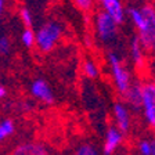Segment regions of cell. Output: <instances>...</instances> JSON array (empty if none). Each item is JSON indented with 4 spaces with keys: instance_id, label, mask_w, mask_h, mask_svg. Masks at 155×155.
I'll use <instances>...</instances> for the list:
<instances>
[{
    "instance_id": "ac0fdd59",
    "label": "cell",
    "mask_w": 155,
    "mask_h": 155,
    "mask_svg": "<svg viewBox=\"0 0 155 155\" xmlns=\"http://www.w3.org/2000/svg\"><path fill=\"white\" fill-rule=\"evenodd\" d=\"M19 18H21L24 25L28 26V28H31L33 25V15L29 11V8H26V7H22V8L19 10Z\"/></svg>"
},
{
    "instance_id": "52a82bcc",
    "label": "cell",
    "mask_w": 155,
    "mask_h": 155,
    "mask_svg": "<svg viewBox=\"0 0 155 155\" xmlns=\"http://www.w3.org/2000/svg\"><path fill=\"white\" fill-rule=\"evenodd\" d=\"M122 140H123V133L118 127L111 126L110 129L107 130L105 134V141H104V147H103L104 155H112L116 151V148L120 145Z\"/></svg>"
},
{
    "instance_id": "5b68a950",
    "label": "cell",
    "mask_w": 155,
    "mask_h": 155,
    "mask_svg": "<svg viewBox=\"0 0 155 155\" xmlns=\"http://www.w3.org/2000/svg\"><path fill=\"white\" fill-rule=\"evenodd\" d=\"M141 108L144 118L151 129L155 130V86L154 83L143 84V101Z\"/></svg>"
},
{
    "instance_id": "277c9868",
    "label": "cell",
    "mask_w": 155,
    "mask_h": 155,
    "mask_svg": "<svg viewBox=\"0 0 155 155\" xmlns=\"http://www.w3.org/2000/svg\"><path fill=\"white\" fill-rule=\"evenodd\" d=\"M96 32L97 36L101 42L108 43L114 40L116 36V31H118V24L115 22V19L107 13L105 10L98 11L96 15Z\"/></svg>"
},
{
    "instance_id": "3957f363",
    "label": "cell",
    "mask_w": 155,
    "mask_h": 155,
    "mask_svg": "<svg viewBox=\"0 0 155 155\" xmlns=\"http://www.w3.org/2000/svg\"><path fill=\"white\" fill-rule=\"evenodd\" d=\"M108 62H110L111 74H112L115 87L118 89V91L123 96V94L127 91V89L130 87V84H132V82H130L129 71L126 69V67H125V64L122 62L120 57L116 54V53H114V51L108 53Z\"/></svg>"
},
{
    "instance_id": "4fadbf2b",
    "label": "cell",
    "mask_w": 155,
    "mask_h": 155,
    "mask_svg": "<svg viewBox=\"0 0 155 155\" xmlns=\"http://www.w3.org/2000/svg\"><path fill=\"white\" fill-rule=\"evenodd\" d=\"M14 132H15V123L13 119L6 118V119L0 120V143L11 137Z\"/></svg>"
},
{
    "instance_id": "ba28073f",
    "label": "cell",
    "mask_w": 155,
    "mask_h": 155,
    "mask_svg": "<svg viewBox=\"0 0 155 155\" xmlns=\"http://www.w3.org/2000/svg\"><path fill=\"white\" fill-rule=\"evenodd\" d=\"M103 10L110 14L118 25H122L126 18V10L123 8L120 0H100Z\"/></svg>"
},
{
    "instance_id": "9a60e30c",
    "label": "cell",
    "mask_w": 155,
    "mask_h": 155,
    "mask_svg": "<svg viewBox=\"0 0 155 155\" xmlns=\"http://www.w3.org/2000/svg\"><path fill=\"white\" fill-rule=\"evenodd\" d=\"M83 71L84 75L90 79H94V78L98 76V67L96 65V62L93 60H86L83 64Z\"/></svg>"
},
{
    "instance_id": "cb8c5ba5",
    "label": "cell",
    "mask_w": 155,
    "mask_h": 155,
    "mask_svg": "<svg viewBox=\"0 0 155 155\" xmlns=\"http://www.w3.org/2000/svg\"><path fill=\"white\" fill-rule=\"evenodd\" d=\"M154 7H155V0H154Z\"/></svg>"
},
{
    "instance_id": "7402d4cb",
    "label": "cell",
    "mask_w": 155,
    "mask_h": 155,
    "mask_svg": "<svg viewBox=\"0 0 155 155\" xmlns=\"http://www.w3.org/2000/svg\"><path fill=\"white\" fill-rule=\"evenodd\" d=\"M4 6H6V0H0V18H2V15H3Z\"/></svg>"
},
{
    "instance_id": "30bf717a",
    "label": "cell",
    "mask_w": 155,
    "mask_h": 155,
    "mask_svg": "<svg viewBox=\"0 0 155 155\" xmlns=\"http://www.w3.org/2000/svg\"><path fill=\"white\" fill-rule=\"evenodd\" d=\"M11 155H48V151L42 143L25 141L17 145Z\"/></svg>"
},
{
    "instance_id": "8992f818",
    "label": "cell",
    "mask_w": 155,
    "mask_h": 155,
    "mask_svg": "<svg viewBox=\"0 0 155 155\" xmlns=\"http://www.w3.org/2000/svg\"><path fill=\"white\" fill-rule=\"evenodd\" d=\"M31 94L36 100L42 101L45 104L54 103V94H53L51 87L45 79H35L31 83Z\"/></svg>"
},
{
    "instance_id": "44dd1931",
    "label": "cell",
    "mask_w": 155,
    "mask_h": 155,
    "mask_svg": "<svg viewBox=\"0 0 155 155\" xmlns=\"http://www.w3.org/2000/svg\"><path fill=\"white\" fill-rule=\"evenodd\" d=\"M6 96H7V89L3 86V84H0V100L4 98Z\"/></svg>"
},
{
    "instance_id": "603a6c76",
    "label": "cell",
    "mask_w": 155,
    "mask_h": 155,
    "mask_svg": "<svg viewBox=\"0 0 155 155\" xmlns=\"http://www.w3.org/2000/svg\"><path fill=\"white\" fill-rule=\"evenodd\" d=\"M151 155H155V140L152 141V152H151Z\"/></svg>"
},
{
    "instance_id": "2e32d148",
    "label": "cell",
    "mask_w": 155,
    "mask_h": 155,
    "mask_svg": "<svg viewBox=\"0 0 155 155\" xmlns=\"http://www.w3.org/2000/svg\"><path fill=\"white\" fill-rule=\"evenodd\" d=\"M74 155H100L97 148L93 144H89V143H84V144H81L76 148Z\"/></svg>"
},
{
    "instance_id": "e0dca14e",
    "label": "cell",
    "mask_w": 155,
    "mask_h": 155,
    "mask_svg": "<svg viewBox=\"0 0 155 155\" xmlns=\"http://www.w3.org/2000/svg\"><path fill=\"white\" fill-rule=\"evenodd\" d=\"M10 53H11V40L8 36L2 35L0 36V55L4 57V55H8Z\"/></svg>"
},
{
    "instance_id": "7c38bea8",
    "label": "cell",
    "mask_w": 155,
    "mask_h": 155,
    "mask_svg": "<svg viewBox=\"0 0 155 155\" xmlns=\"http://www.w3.org/2000/svg\"><path fill=\"white\" fill-rule=\"evenodd\" d=\"M130 57H132L133 62L137 68H143L145 64V58H144V47L140 43L139 36H134L132 39L130 43Z\"/></svg>"
},
{
    "instance_id": "7a4b0ae2",
    "label": "cell",
    "mask_w": 155,
    "mask_h": 155,
    "mask_svg": "<svg viewBox=\"0 0 155 155\" xmlns=\"http://www.w3.org/2000/svg\"><path fill=\"white\" fill-rule=\"evenodd\" d=\"M62 36V26L57 21H47L35 32V45L43 53L51 51Z\"/></svg>"
},
{
    "instance_id": "5bb4252c",
    "label": "cell",
    "mask_w": 155,
    "mask_h": 155,
    "mask_svg": "<svg viewBox=\"0 0 155 155\" xmlns=\"http://www.w3.org/2000/svg\"><path fill=\"white\" fill-rule=\"evenodd\" d=\"M21 42L25 47L31 48L33 45H35V32L32 31V28H28L25 26V29L21 33Z\"/></svg>"
},
{
    "instance_id": "ffe728a7",
    "label": "cell",
    "mask_w": 155,
    "mask_h": 155,
    "mask_svg": "<svg viewBox=\"0 0 155 155\" xmlns=\"http://www.w3.org/2000/svg\"><path fill=\"white\" fill-rule=\"evenodd\" d=\"M139 151L141 155H151L152 141H150V140H141L139 144Z\"/></svg>"
},
{
    "instance_id": "8fae6325",
    "label": "cell",
    "mask_w": 155,
    "mask_h": 155,
    "mask_svg": "<svg viewBox=\"0 0 155 155\" xmlns=\"http://www.w3.org/2000/svg\"><path fill=\"white\" fill-rule=\"evenodd\" d=\"M126 103L129 104L132 108L134 110H139L141 108V101H143V84L140 83H134V84H130V87L127 89L125 94Z\"/></svg>"
},
{
    "instance_id": "6da1fadb",
    "label": "cell",
    "mask_w": 155,
    "mask_h": 155,
    "mask_svg": "<svg viewBox=\"0 0 155 155\" xmlns=\"http://www.w3.org/2000/svg\"><path fill=\"white\" fill-rule=\"evenodd\" d=\"M126 15H129L133 25L139 32V39L141 46L148 50H155V7L145 4L143 7H129L126 10Z\"/></svg>"
},
{
    "instance_id": "d6986e66",
    "label": "cell",
    "mask_w": 155,
    "mask_h": 155,
    "mask_svg": "<svg viewBox=\"0 0 155 155\" xmlns=\"http://www.w3.org/2000/svg\"><path fill=\"white\" fill-rule=\"evenodd\" d=\"M75 6L78 7L79 10H82V11H90L91 8H93L94 6V0H74Z\"/></svg>"
},
{
    "instance_id": "484cf974",
    "label": "cell",
    "mask_w": 155,
    "mask_h": 155,
    "mask_svg": "<svg viewBox=\"0 0 155 155\" xmlns=\"http://www.w3.org/2000/svg\"><path fill=\"white\" fill-rule=\"evenodd\" d=\"M98 2H100V0H98Z\"/></svg>"
},
{
    "instance_id": "d4e9b609",
    "label": "cell",
    "mask_w": 155,
    "mask_h": 155,
    "mask_svg": "<svg viewBox=\"0 0 155 155\" xmlns=\"http://www.w3.org/2000/svg\"><path fill=\"white\" fill-rule=\"evenodd\" d=\"M154 86H155V82H154Z\"/></svg>"
},
{
    "instance_id": "9c48e42d",
    "label": "cell",
    "mask_w": 155,
    "mask_h": 155,
    "mask_svg": "<svg viewBox=\"0 0 155 155\" xmlns=\"http://www.w3.org/2000/svg\"><path fill=\"white\" fill-rule=\"evenodd\" d=\"M114 118H115L116 127L122 133H126L130 127V116L127 107L123 103H115L114 104Z\"/></svg>"
}]
</instances>
